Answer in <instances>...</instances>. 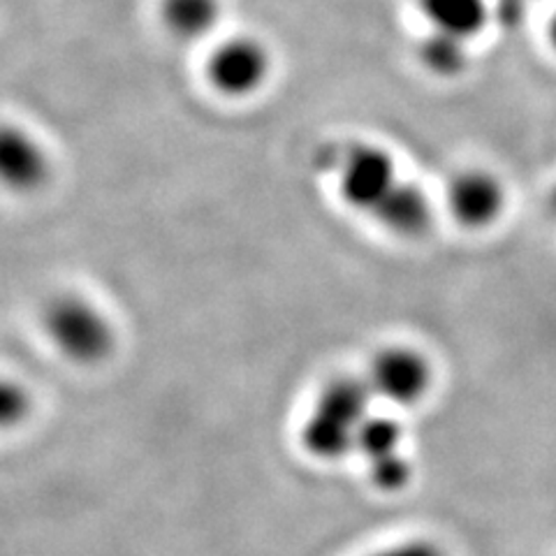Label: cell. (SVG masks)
I'll return each mask as SVG.
<instances>
[{"label": "cell", "mask_w": 556, "mask_h": 556, "mask_svg": "<svg viewBox=\"0 0 556 556\" xmlns=\"http://www.w3.org/2000/svg\"><path fill=\"white\" fill-rule=\"evenodd\" d=\"M371 388L362 378H334L320 390L302 427V445L323 462L355 450L357 431L371 415Z\"/></svg>", "instance_id": "6da1fadb"}, {"label": "cell", "mask_w": 556, "mask_h": 556, "mask_svg": "<svg viewBox=\"0 0 556 556\" xmlns=\"http://www.w3.org/2000/svg\"><path fill=\"white\" fill-rule=\"evenodd\" d=\"M42 325L56 351L77 364H100L114 351L112 320L89 300L63 294L45 308Z\"/></svg>", "instance_id": "7a4b0ae2"}, {"label": "cell", "mask_w": 556, "mask_h": 556, "mask_svg": "<svg viewBox=\"0 0 556 556\" xmlns=\"http://www.w3.org/2000/svg\"><path fill=\"white\" fill-rule=\"evenodd\" d=\"M325 167L334 172L341 198L369 216H376L402 184L392 155L367 142H351L329 151Z\"/></svg>", "instance_id": "3957f363"}, {"label": "cell", "mask_w": 556, "mask_h": 556, "mask_svg": "<svg viewBox=\"0 0 556 556\" xmlns=\"http://www.w3.org/2000/svg\"><path fill=\"white\" fill-rule=\"evenodd\" d=\"M367 382L374 396L394 406H415L431 392L433 367L417 348L390 345L374 355Z\"/></svg>", "instance_id": "277c9868"}, {"label": "cell", "mask_w": 556, "mask_h": 556, "mask_svg": "<svg viewBox=\"0 0 556 556\" xmlns=\"http://www.w3.org/2000/svg\"><path fill=\"white\" fill-rule=\"evenodd\" d=\"M271 59L263 42L235 38L216 47L206 63V77L220 96L247 98L263 89L269 77Z\"/></svg>", "instance_id": "5b68a950"}, {"label": "cell", "mask_w": 556, "mask_h": 556, "mask_svg": "<svg viewBox=\"0 0 556 556\" xmlns=\"http://www.w3.org/2000/svg\"><path fill=\"white\" fill-rule=\"evenodd\" d=\"M402 427L386 415H369L357 431L355 450L367 459L371 482L386 492H396L410 480V464L399 452Z\"/></svg>", "instance_id": "8992f818"}, {"label": "cell", "mask_w": 556, "mask_h": 556, "mask_svg": "<svg viewBox=\"0 0 556 556\" xmlns=\"http://www.w3.org/2000/svg\"><path fill=\"white\" fill-rule=\"evenodd\" d=\"M447 208L466 230H486L503 216L506 188L484 169L459 172L447 186Z\"/></svg>", "instance_id": "52a82bcc"}, {"label": "cell", "mask_w": 556, "mask_h": 556, "mask_svg": "<svg viewBox=\"0 0 556 556\" xmlns=\"http://www.w3.org/2000/svg\"><path fill=\"white\" fill-rule=\"evenodd\" d=\"M51 174L45 147L30 132L0 126V186L28 195L42 188Z\"/></svg>", "instance_id": "ba28073f"}, {"label": "cell", "mask_w": 556, "mask_h": 556, "mask_svg": "<svg viewBox=\"0 0 556 556\" xmlns=\"http://www.w3.org/2000/svg\"><path fill=\"white\" fill-rule=\"evenodd\" d=\"M374 218L396 237H422L431 228L433 214L422 190L415 184L402 181Z\"/></svg>", "instance_id": "9c48e42d"}, {"label": "cell", "mask_w": 556, "mask_h": 556, "mask_svg": "<svg viewBox=\"0 0 556 556\" xmlns=\"http://www.w3.org/2000/svg\"><path fill=\"white\" fill-rule=\"evenodd\" d=\"M417 10L431 24V30H439L464 42L473 40L490 22L486 0H415Z\"/></svg>", "instance_id": "30bf717a"}, {"label": "cell", "mask_w": 556, "mask_h": 556, "mask_svg": "<svg viewBox=\"0 0 556 556\" xmlns=\"http://www.w3.org/2000/svg\"><path fill=\"white\" fill-rule=\"evenodd\" d=\"M163 24L181 40H200L220 16V0H163Z\"/></svg>", "instance_id": "8fae6325"}, {"label": "cell", "mask_w": 556, "mask_h": 556, "mask_svg": "<svg viewBox=\"0 0 556 556\" xmlns=\"http://www.w3.org/2000/svg\"><path fill=\"white\" fill-rule=\"evenodd\" d=\"M422 65L431 75L439 77H457L466 67V42L452 35L431 30L417 49Z\"/></svg>", "instance_id": "7c38bea8"}, {"label": "cell", "mask_w": 556, "mask_h": 556, "mask_svg": "<svg viewBox=\"0 0 556 556\" xmlns=\"http://www.w3.org/2000/svg\"><path fill=\"white\" fill-rule=\"evenodd\" d=\"M33 413V396L10 378H0V431L24 425Z\"/></svg>", "instance_id": "4fadbf2b"}, {"label": "cell", "mask_w": 556, "mask_h": 556, "mask_svg": "<svg viewBox=\"0 0 556 556\" xmlns=\"http://www.w3.org/2000/svg\"><path fill=\"white\" fill-rule=\"evenodd\" d=\"M374 556H445L443 549L433 543L427 541H410L404 545H396V547H388L382 549Z\"/></svg>", "instance_id": "5bb4252c"}, {"label": "cell", "mask_w": 556, "mask_h": 556, "mask_svg": "<svg viewBox=\"0 0 556 556\" xmlns=\"http://www.w3.org/2000/svg\"><path fill=\"white\" fill-rule=\"evenodd\" d=\"M503 22L517 24L521 22V10H525V0H498Z\"/></svg>", "instance_id": "9a60e30c"}, {"label": "cell", "mask_w": 556, "mask_h": 556, "mask_svg": "<svg viewBox=\"0 0 556 556\" xmlns=\"http://www.w3.org/2000/svg\"><path fill=\"white\" fill-rule=\"evenodd\" d=\"M547 38H549V45H552V49L556 51V14L552 16V22H549V30H547Z\"/></svg>", "instance_id": "2e32d148"}]
</instances>
